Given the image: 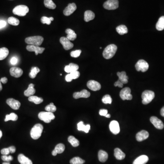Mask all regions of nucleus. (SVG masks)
Instances as JSON below:
<instances>
[{
	"label": "nucleus",
	"mask_w": 164,
	"mask_h": 164,
	"mask_svg": "<svg viewBox=\"0 0 164 164\" xmlns=\"http://www.w3.org/2000/svg\"><path fill=\"white\" fill-rule=\"evenodd\" d=\"M117 50V46L113 44H110L104 49L103 53V57L106 59H110L115 56Z\"/></svg>",
	"instance_id": "1"
},
{
	"label": "nucleus",
	"mask_w": 164,
	"mask_h": 164,
	"mask_svg": "<svg viewBox=\"0 0 164 164\" xmlns=\"http://www.w3.org/2000/svg\"><path fill=\"white\" fill-rule=\"evenodd\" d=\"M43 127L41 124H37L33 126L31 130V136L34 140H37L40 137L43 132Z\"/></svg>",
	"instance_id": "2"
},
{
	"label": "nucleus",
	"mask_w": 164,
	"mask_h": 164,
	"mask_svg": "<svg viewBox=\"0 0 164 164\" xmlns=\"http://www.w3.org/2000/svg\"><path fill=\"white\" fill-rule=\"evenodd\" d=\"M44 38L42 36L30 37H26L25 40L26 43L28 45H34L36 46H40L43 42Z\"/></svg>",
	"instance_id": "3"
},
{
	"label": "nucleus",
	"mask_w": 164,
	"mask_h": 164,
	"mask_svg": "<svg viewBox=\"0 0 164 164\" xmlns=\"http://www.w3.org/2000/svg\"><path fill=\"white\" fill-rule=\"evenodd\" d=\"M155 96L154 92L150 90H145L142 93V103L144 104H147L152 101Z\"/></svg>",
	"instance_id": "4"
},
{
	"label": "nucleus",
	"mask_w": 164,
	"mask_h": 164,
	"mask_svg": "<svg viewBox=\"0 0 164 164\" xmlns=\"http://www.w3.org/2000/svg\"><path fill=\"white\" fill-rule=\"evenodd\" d=\"M38 118L46 123H49L52 120L54 119L55 115L52 112H41L38 114Z\"/></svg>",
	"instance_id": "5"
},
{
	"label": "nucleus",
	"mask_w": 164,
	"mask_h": 164,
	"mask_svg": "<svg viewBox=\"0 0 164 164\" xmlns=\"http://www.w3.org/2000/svg\"><path fill=\"white\" fill-rule=\"evenodd\" d=\"M29 11L28 7L26 5H19L13 9V13L14 14L18 16H23L26 15Z\"/></svg>",
	"instance_id": "6"
},
{
	"label": "nucleus",
	"mask_w": 164,
	"mask_h": 164,
	"mask_svg": "<svg viewBox=\"0 0 164 164\" xmlns=\"http://www.w3.org/2000/svg\"><path fill=\"white\" fill-rule=\"evenodd\" d=\"M103 7L107 10H115L118 8L119 1L118 0H108L104 3Z\"/></svg>",
	"instance_id": "7"
},
{
	"label": "nucleus",
	"mask_w": 164,
	"mask_h": 164,
	"mask_svg": "<svg viewBox=\"0 0 164 164\" xmlns=\"http://www.w3.org/2000/svg\"><path fill=\"white\" fill-rule=\"evenodd\" d=\"M135 67H136L137 71L145 72L147 71L149 68V64L145 60L141 59L137 62Z\"/></svg>",
	"instance_id": "8"
},
{
	"label": "nucleus",
	"mask_w": 164,
	"mask_h": 164,
	"mask_svg": "<svg viewBox=\"0 0 164 164\" xmlns=\"http://www.w3.org/2000/svg\"><path fill=\"white\" fill-rule=\"evenodd\" d=\"M120 97L123 100H130L132 99V95L131 94V89L128 87L122 89L120 92Z\"/></svg>",
	"instance_id": "9"
},
{
	"label": "nucleus",
	"mask_w": 164,
	"mask_h": 164,
	"mask_svg": "<svg viewBox=\"0 0 164 164\" xmlns=\"http://www.w3.org/2000/svg\"><path fill=\"white\" fill-rule=\"evenodd\" d=\"M87 87L92 91H96L100 89L101 86L98 82L95 80H89L87 84Z\"/></svg>",
	"instance_id": "10"
},
{
	"label": "nucleus",
	"mask_w": 164,
	"mask_h": 164,
	"mask_svg": "<svg viewBox=\"0 0 164 164\" xmlns=\"http://www.w3.org/2000/svg\"><path fill=\"white\" fill-rule=\"evenodd\" d=\"M60 42L63 46L64 49L66 50H68L73 47V43L70 42V40L67 37H62L60 38Z\"/></svg>",
	"instance_id": "11"
},
{
	"label": "nucleus",
	"mask_w": 164,
	"mask_h": 164,
	"mask_svg": "<svg viewBox=\"0 0 164 164\" xmlns=\"http://www.w3.org/2000/svg\"><path fill=\"white\" fill-rule=\"evenodd\" d=\"M109 129L111 132L115 135H117L120 132L119 124L116 120H113L109 124Z\"/></svg>",
	"instance_id": "12"
},
{
	"label": "nucleus",
	"mask_w": 164,
	"mask_h": 164,
	"mask_svg": "<svg viewBox=\"0 0 164 164\" xmlns=\"http://www.w3.org/2000/svg\"><path fill=\"white\" fill-rule=\"evenodd\" d=\"M151 123L154 125L155 128L157 129H162L164 128V125L163 123L161 120L159 119L155 116H152L150 119Z\"/></svg>",
	"instance_id": "13"
},
{
	"label": "nucleus",
	"mask_w": 164,
	"mask_h": 164,
	"mask_svg": "<svg viewBox=\"0 0 164 164\" xmlns=\"http://www.w3.org/2000/svg\"><path fill=\"white\" fill-rule=\"evenodd\" d=\"M76 9V5L75 3L69 4L64 10V14L66 16H69L73 13Z\"/></svg>",
	"instance_id": "14"
},
{
	"label": "nucleus",
	"mask_w": 164,
	"mask_h": 164,
	"mask_svg": "<svg viewBox=\"0 0 164 164\" xmlns=\"http://www.w3.org/2000/svg\"><path fill=\"white\" fill-rule=\"evenodd\" d=\"M26 50L29 52H34L35 54L37 55L38 54H41L43 52L45 48L40 47L39 46L28 45L26 46Z\"/></svg>",
	"instance_id": "15"
},
{
	"label": "nucleus",
	"mask_w": 164,
	"mask_h": 164,
	"mask_svg": "<svg viewBox=\"0 0 164 164\" xmlns=\"http://www.w3.org/2000/svg\"><path fill=\"white\" fill-rule=\"evenodd\" d=\"M7 103L12 109L15 110L18 109L21 106L20 102L19 101L14 100V98H8L7 100Z\"/></svg>",
	"instance_id": "16"
},
{
	"label": "nucleus",
	"mask_w": 164,
	"mask_h": 164,
	"mask_svg": "<svg viewBox=\"0 0 164 164\" xmlns=\"http://www.w3.org/2000/svg\"><path fill=\"white\" fill-rule=\"evenodd\" d=\"M90 96V93L87 90H82L79 92H75L73 94V97L75 99H78L80 98H87Z\"/></svg>",
	"instance_id": "17"
},
{
	"label": "nucleus",
	"mask_w": 164,
	"mask_h": 164,
	"mask_svg": "<svg viewBox=\"0 0 164 164\" xmlns=\"http://www.w3.org/2000/svg\"><path fill=\"white\" fill-rule=\"evenodd\" d=\"M10 75L15 78H19L23 74V71L18 67H12L10 69Z\"/></svg>",
	"instance_id": "18"
},
{
	"label": "nucleus",
	"mask_w": 164,
	"mask_h": 164,
	"mask_svg": "<svg viewBox=\"0 0 164 164\" xmlns=\"http://www.w3.org/2000/svg\"><path fill=\"white\" fill-rule=\"evenodd\" d=\"M149 134L146 130H141L137 134L136 139L139 142L143 141L149 137Z\"/></svg>",
	"instance_id": "19"
},
{
	"label": "nucleus",
	"mask_w": 164,
	"mask_h": 164,
	"mask_svg": "<svg viewBox=\"0 0 164 164\" xmlns=\"http://www.w3.org/2000/svg\"><path fill=\"white\" fill-rule=\"evenodd\" d=\"M65 147L64 145L60 143L57 144L54 150L52 151V155L54 156H56L58 154H61L64 151Z\"/></svg>",
	"instance_id": "20"
},
{
	"label": "nucleus",
	"mask_w": 164,
	"mask_h": 164,
	"mask_svg": "<svg viewBox=\"0 0 164 164\" xmlns=\"http://www.w3.org/2000/svg\"><path fill=\"white\" fill-rule=\"evenodd\" d=\"M149 161V158L146 155H142L137 158L133 164H146Z\"/></svg>",
	"instance_id": "21"
},
{
	"label": "nucleus",
	"mask_w": 164,
	"mask_h": 164,
	"mask_svg": "<svg viewBox=\"0 0 164 164\" xmlns=\"http://www.w3.org/2000/svg\"><path fill=\"white\" fill-rule=\"evenodd\" d=\"M79 68V67L78 65L73 63H70L68 65L66 66L64 70L66 72L70 73L74 71H78Z\"/></svg>",
	"instance_id": "22"
},
{
	"label": "nucleus",
	"mask_w": 164,
	"mask_h": 164,
	"mask_svg": "<svg viewBox=\"0 0 164 164\" xmlns=\"http://www.w3.org/2000/svg\"><path fill=\"white\" fill-rule=\"evenodd\" d=\"M117 75L118 76L119 81L122 82L123 84H126L128 83V77L126 75L125 72L123 71L121 72H118L117 73Z\"/></svg>",
	"instance_id": "23"
},
{
	"label": "nucleus",
	"mask_w": 164,
	"mask_h": 164,
	"mask_svg": "<svg viewBox=\"0 0 164 164\" xmlns=\"http://www.w3.org/2000/svg\"><path fill=\"white\" fill-rule=\"evenodd\" d=\"M18 160L21 164H33L31 160L22 154L18 156Z\"/></svg>",
	"instance_id": "24"
},
{
	"label": "nucleus",
	"mask_w": 164,
	"mask_h": 164,
	"mask_svg": "<svg viewBox=\"0 0 164 164\" xmlns=\"http://www.w3.org/2000/svg\"><path fill=\"white\" fill-rule=\"evenodd\" d=\"M34 85L31 83L29 85L27 89L24 91V95L26 97H30L33 96L36 92V90L34 88Z\"/></svg>",
	"instance_id": "25"
},
{
	"label": "nucleus",
	"mask_w": 164,
	"mask_h": 164,
	"mask_svg": "<svg viewBox=\"0 0 164 164\" xmlns=\"http://www.w3.org/2000/svg\"><path fill=\"white\" fill-rule=\"evenodd\" d=\"M114 155L117 160H123L125 157V154L119 148L115 149Z\"/></svg>",
	"instance_id": "26"
},
{
	"label": "nucleus",
	"mask_w": 164,
	"mask_h": 164,
	"mask_svg": "<svg viewBox=\"0 0 164 164\" xmlns=\"http://www.w3.org/2000/svg\"><path fill=\"white\" fill-rule=\"evenodd\" d=\"M77 126H78V129L79 131H84L86 133H89V130L90 129V125H84L83 121L79 122Z\"/></svg>",
	"instance_id": "27"
},
{
	"label": "nucleus",
	"mask_w": 164,
	"mask_h": 164,
	"mask_svg": "<svg viewBox=\"0 0 164 164\" xmlns=\"http://www.w3.org/2000/svg\"><path fill=\"white\" fill-rule=\"evenodd\" d=\"M95 18V14L93 12L89 10L86 11L84 13V21L89 22L93 20Z\"/></svg>",
	"instance_id": "28"
},
{
	"label": "nucleus",
	"mask_w": 164,
	"mask_h": 164,
	"mask_svg": "<svg viewBox=\"0 0 164 164\" xmlns=\"http://www.w3.org/2000/svg\"><path fill=\"white\" fill-rule=\"evenodd\" d=\"M65 33L67 34L66 37L69 40L74 41L76 39L77 34L73 30L69 28L67 29L66 30Z\"/></svg>",
	"instance_id": "29"
},
{
	"label": "nucleus",
	"mask_w": 164,
	"mask_h": 164,
	"mask_svg": "<svg viewBox=\"0 0 164 164\" xmlns=\"http://www.w3.org/2000/svg\"><path fill=\"white\" fill-rule=\"evenodd\" d=\"M98 158L100 162H105L108 158V153L104 150H100L98 153Z\"/></svg>",
	"instance_id": "30"
},
{
	"label": "nucleus",
	"mask_w": 164,
	"mask_h": 164,
	"mask_svg": "<svg viewBox=\"0 0 164 164\" xmlns=\"http://www.w3.org/2000/svg\"><path fill=\"white\" fill-rule=\"evenodd\" d=\"M116 30L117 33L121 35L126 34L128 32L127 27L124 25H119L118 26H117L116 27Z\"/></svg>",
	"instance_id": "31"
},
{
	"label": "nucleus",
	"mask_w": 164,
	"mask_h": 164,
	"mask_svg": "<svg viewBox=\"0 0 164 164\" xmlns=\"http://www.w3.org/2000/svg\"><path fill=\"white\" fill-rule=\"evenodd\" d=\"M156 28L158 31L164 29V16H161L156 24Z\"/></svg>",
	"instance_id": "32"
},
{
	"label": "nucleus",
	"mask_w": 164,
	"mask_h": 164,
	"mask_svg": "<svg viewBox=\"0 0 164 164\" xmlns=\"http://www.w3.org/2000/svg\"><path fill=\"white\" fill-rule=\"evenodd\" d=\"M9 54V50L6 47L0 48V60H3Z\"/></svg>",
	"instance_id": "33"
},
{
	"label": "nucleus",
	"mask_w": 164,
	"mask_h": 164,
	"mask_svg": "<svg viewBox=\"0 0 164 164\" xmlns=\"http://www.w3.org/2000/svg\"><path fill=\"white\" fill-rule=\"evenodd\" d=\"M28 100L30 102H33L37 104H41L43 101V100L42 98L38 97L33 96V95L29 97Z\"/></svg>",
	"instance_id": "34"
},
{
	"label": "nucleus",
	"mask_w": 164,
	"mask_h": 164,
	"mask_svg": "<svg viewBox=\"0 0 164 164\" xmlns=\"http://www.w3.org/2000/svg\"><path fill=\"white\" fill-rule=\"evenodd\" d=\"M68 141L73 147L78 146L79 145V141L73 136H70L68 138Z\"/></svg>",
	"instance_id": "35"
},
{
	"label": "nucleus",
	"mask_w": 164,
	"mask_h": 164,
	"mask_svg": "<svg viewBox=\"0 0 164 164\" xmlns=\"http://www.w3.org/2000/svg\"><path fill=\"white\" fill-rule=\"evenodd\" d=\"M44 4L45 7L49 9H54L56 8V5L52 0H44Z\"/></svg>",
	"instance_id": "36"
},
{
	"label": "nucleus",
	"mask_w": 164,
	"mask_h": 164,
	"mask_svg": "<svg viewBox=\"0 0 164 164\" xmlns=\"http://www.w3.org/2000/svg\"><path fill=\"white\" fill-rule=\"evenodd\" d=\"M40 71V70L38 67H33L31 69V72L30 73L29 76L31 79H34L36 77L37 73L39 72Z\"/></svg>",
	"instance_id": "37"
},
{
	"label": "nucleus",
	"mask_w": 164,
	"mask_h": 164,
	"mask_svg": "<svg viewBox=\"0 0 164 164\" xmlns=\"http://www.w3.org/2000/svg\"><path fill=\"white\" fill-rule=\"evenodd\" d=\"M8 23H9L10 25H12V26H16L18 25L20 23L19 20L18 19L14 18V17H10L8 18L7 20Z\"/></svg>",
	"instance_id": "38"
},
{
	"label": "nucleus",
	"mask_w": 164,
	"mask_h": 164,
	"mask_svg": "<svg viewBox=\"0 0 164 164\" xmlns=\"http://www.w3.org/2000/svg\"><path fill=\"white\" fill-rule=\"evenodd\" d=\"M18 116L15 113H11L10 115H7L5 116V121L7 122L9 120H12V121H16L18 120Z\"/></svg>",
	"instance_id": "39"
},
{
	"label": "nucleus",
	"mask_w": 164,
	"mask_h": 164,
	"mask_svg": "<svg viewBox=\"0 0 164 164\" xmlns=\"http://www.w3.org/2000/svg\"><path fill=\"white\" fill-rule=\"evenodd\" d=\"M70 163L71 164H83L85 161L79 157H75L70 160Z\"/></svg>",
	"instance_id": "40"
},
{
	"label": "nucleus",
	"mask_w": 164,
	"mask_h": 164,
	"mask_svg": "<svg viewBox=\"0 0 164 164\" xmlns=\"http://www.w3.org/2000/svg\"><path fill=\"white\" fill-rule=\"evenodd\" d=\"M45 109L47 112H50L53 113V112L56 111L57 108H56V106L54 105V104L53 103H51L49 104V105L46 106Z\"/></svg>",
	"instance_id": "41"
},
{
	"label": "nucleus",
	"mask_w": 164,
	"mask_h": 164,
	"mask_svg": "<svg viewBox=\"0 0 164 164\" xmlns=\"http://www.w3.org/2000/svg\"><path fill=\"white\" fill-rule=\"evenodd\" d=\"M102 102L105 104H111L112 101L111 97L108 94H106L103 97L102 99Z\"/></svg>",
	"instance_id": "42"
},
{
	"label": "nucleus",
	"mask_w": 164,
	"mask_h": 164,
	"mask_svg": "<svg viewBox=\"0 0 164 164\" xmlns=\"http://www.w3.org/2000/svg\"><path fill=\"white\" fill-rule=\"evenodd\" d=\"M81 53V50H77L71 52V53H70V55H71V57H73V58H78V57L80 56Z\"/></svg>",
	"instance_id": "43"
},
{
	"label": "nucleus",
	"mask_w": 164,
	"mask_h": 164,
	"mask_svg": "<svg viewBox=\"0 0 164 164\" xmlns=\"http://www.w3.org/2000/svg\"><path fill=\"white\" fill-rule=\"evenodd\" d=\"M41 22L43 23V24H47V25H50L51 23V21L49 18H47V17H46V16H43L41 18Z\"/></svg>",
	"instance_id": "44"
},
{
	"label": "nucleus",
	"mask_w": 164,
	"mask_h": 164,
	"mask_svg": "<svg viewBox=\"0 0 164 164\" xmlns=\"http://www.w3.org/2000/svg\"><path fill=\"white\" fill-rule=\"evenodd\" d=\"M69 74H70L72 79H78L79 78V77L80 76V73L78 71H74V72H73Z\"/></svg>",
	"instance_id": "45"
},
{
	"label": "nucleus",
	"mask_w": 164,
	"mask_h": 164,
	"mask_svg": "<svg viewBox=\"0 0 164 164\" xmlns=\"http://www.w3.org/2000/svg\"><path fill=\"white\" fill-rule=\"evenodd\" d=\"M1 159L5 162H10L13 160V157L11 155L7 156V155H3L1 157Z\"/></svg>",
	"instance_id": "46"
},
{
	"label": "nucleus",
	"mask_w": 164,
	"mask_h": 164,
	"mask_svg": "<svg viewBox=\"0 0 164 164\" xmlns=\"http://www.w3.org/2000/svg\"><path fill=\"white\" fill-rule=\"evenodd\" d=\"M1 154L3 155H8L10 154V150H9V148H4L1 150Z\"/></svg>",
	"instance_id": "47"
},
{
	"label": "nucleus",
	"mask_w": 164,
	"mask_h": 164,
	"mask_svg": "<svg viewBox=\"0 0 164 164\" xmlns=\"http://www.w3.org/2000/svg\"><path fill=\"white\" fill-rule=\"evenodd\" d=\"M99 114L101 116H105L108 114V110L107 109H101L99 112Z\"/></svg>",
	"instance_id": "48"
},
{
	"label": "nucleus",
	"mask_w": 164,
	"mask_h": 164,
	"mask_svg": "<svg viewBox=\"0 0 164 164\" xmlns=\"http://www.w3.org/2000/svg\"><path fill=\"white\" fill-rule=\"evenodd\" d=\"M18 59L16 57H13V58H11V60H10V62L12 65L16 64L18 63Z\"/></svg>",
	"instance_id": "49"
},
{
	"label": "nucleus",
	"mask_w": 164,
	"mask_h": 164,
	"mask_svg": "<svg viewBox=\"0 0 164 164\" xmlns=\"http://www.w3.org/2000/svg\"><path fill=\"white\" fill-rule=\"evenodd\" d=\"M123 83H122V82H120L119 80H118V81H116V82H115V84H114V85L115 87H122L123 86Z\"/></svg>",
	"instance_id": "50"
},
{
	"label": "nucleus",
	"mask_w": 164,
	"mask_h": 164,
	"mask_svg": "<svg viewBox=\"0 0 164 164\" xmlns=\"http://www.w3.org/2000/svg\"><path fill=\"white\" fill-rule=\"evenodd\" d=\"M7 25V22L4 20H0V29L4 27Z\"/></svg>",
	"instance_id": "51"
},
{
	"label": "nucleus",
	"mask_w": 164,
	"mask_h": 164,
	"mask_svg": "<svg viewBox=\"0 0 164 164\" xmlns=\"http://www.w3.org/2000/svg\"><path fill=\"white\" fill-rule=\"evenodd\" d=\"M65 80L66 81L68 82H71L72 81V79L71 78V76H70V74H68L65 77Z\"/></svg>",
	"instance_id": "52"
},
{
	"label": "nucleus",
	"mask_w": 164,
	"mask_h": 164,
	"mask_svg": "<svg viewBox=\"0 0 164 164\" xmlns=\"http://www.w3.org/2000/svg\"><path fill=\"white\" fill-rule=\"evenodd\" d=\"M9 150H10V153H14L16 152V148L13 146L9 147Z\"/></svg>",
	"instance_id": "53"
},
{
	"label": "nucleus",
	"mask_w": 164,
	"mask_h": 164,
	"mask_svg": "<svg viewBox=\"0 0 164 164\" xmlns=\"http://www.w3.org/2000/svg\"><path fill=\"white\" fill-rule=\"evenodd\" d=\"M8 79L6 77H3V78H1L0 80V81L2 83H4V84H5V83H7V82Z\"/></svg>",
	"instance_id": "54"
},
{
	"label": "nucleus",
	"mask_w": 164,
	"mask_h": 164,
	"mask_svg": "<svg viewBox=\"0 0 164 164\" xmlns=\"http://www.w3.org/2000/svg\"><path fill=\"white\" fill-rule=\"evenodd\" d=\"M161 116L164 117V106L161 108Z\"/></svg>",
	"instance_id": "55"
},
{
	"label": "nucleus",
	"mask_w": 164,
	"mask_h": 164,
	"mask_svg": "<svg viewBox=\"0 0 164 164\" xmlns=\"http://www.w3.org/2000/svg\"><path fill=\"white\" fill-rule=\"evenodd\" d=\"M2 89V85H1V83L0 81V92L1 91V90Z\"/></svg>",
	"instance_id": "56"
},
{
	"label": "nucleus",
	"mask_w": 164,
	"mask_h": 164,
	"mask_svg": "<svg viewBox=\"0 0 164 164\" xmlns=\"http://www.w3.org/2000/svg\"><path fill=\"white\" fill-rule=\"evenodd\" d=\"M110 115L108 114L107 115H106V116H105V117H106V118H110Z\"/></svg>",
	"instance_id": "57"
},
{
	"label": "nucleus",
	"mask_w": 164,
	"mask_h": 164,
	"mask_svg": "<svg viewBox=\"0 0 164 164\" xmlns=\"http://www.w3.org/2000/svg\"><path fill=\"white\" fill-rule=\"evenodd\" d=\"M2 136V131H1V130H0V139L1 138V137Z\"/></svg>",
	"instance_id": "58"
},
{
	"label": "nucleus",
	"mask_w": 164,
	"mask_h": 164,
	"mask_svg": "<svg viewBox=\"0 0 164 164\" xmlns=\"http://www.w3.org/2000/svg\"><path fill=\"white\" fill-rule=\"evenodd\" d=\"M50 18V19L51 21H54V18H53V17H51V18Z\"/></svg>",
	"instance_id": "59"
},
{
	"label": "nucleus",
	"mask_w": 164,
	"mask_h": 164,
	"mask_svg": "<svg viewBox=\"0 0 164 164\" xmlns=\"http://www.w3.org/2000/svg\"><path fill=\"white\" fill-rule=\"evenodd\" d=\"M2 164H10V163L9 162H5L3 163Z\"/></svg>",
	"instance_id": "60"
}]
</instances>
